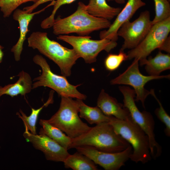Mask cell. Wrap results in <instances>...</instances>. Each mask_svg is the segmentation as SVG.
<instances>
[{
  "label": "cell",
  "mask_w": 170,
  "mask_h": 170,
  "mask_svg": "<svg viewBox=\"0 0 170 170\" xmlns=\"http://www.w3.org/2000/svg\"><path fill=\"white\" fill-rule=\"evenodd\" d=\"M77 151L88 157L96 164L105 170H118L129 159L132 153L130 145L124 150L117 153H111L98 150L89 146L76 147Z\"/></svg>",
  "instance_id": "obj_12"
},
{
  "label": "cell",
  "mask_w": 170,
  "mask_h": 170,
  "mask_svg": "<svg viewBox=\"0 0 170 170\" xmlns=\"http://www.w3.org/2000/svg\"><path fill=\"white\" fill-rule=\"evenodd\" d=\"M145 5L146 3L142 0H128L108 30L100 32V39L106 38L116 41L118 38L117 31L121 26L130 20L137 11Z\"/></svg>",
  "instance_id": "obj_14"
},
{
  "label": "cell",
  "mask_w": 170,
  "mask_h": 170,
  "mask_svg": "<svg viewBox=\"0 0 170 170\" xmlns=\"http://www.w3.org/2000/svg\"><path fill=\"white\" fill-rule=\"evenodd\" d=\"M76 0H57L55 1L53 9L51 15L41 22V27L46 29L52 27L55 20L54 16L58 9L62 5L70 4Z\"/></svg>",
  "instance_id": "obj_28"
},
{
  "label": "cell",
  "mask_w": 170,
  "mask_h": 170,
  "mask_svg": "<svg viewBox=\"0 0 170 170\" xmlns=\"http://www.w3.org/2000/svg\"><path fill=\"white\" fill-rule=\"evenodd\" d=\"M78 99L80 106L79 117L85 119L90 124L109 122V116L105 115L97 106H89L85 104L82 100Z\"/></svg>",
  "instance_id": "obj_20"
},
{
  "label": "cell",
  "mask_w": 170,
  "mask_h": 170,
  "mask_svg": "<svg viewBox=\"0 0 170 170\" xmlns=\"http://www.w3.org/2000/svg\"><path fill=\"white\" fill-rule=\"evenodd\" d=\"M141 65H145V70L150 76H158L162 71L170 68V55L160 51L154 57H150L139 61Z\"/></svg>",
  "instance_id": "obj_18"
},
{
  "label": "cell",
  "mask_w": 170,
  "mask_h": 170,
  "mask_svg": "<svg viewBox=\"0 0 170 170\" xmlns=\"http://www.w3.org/2000/svg\"><path fill=\"white\" fill-rule=\"evenodd\" d=\"M57 38L71 45L80 58L88 64L95 62L97 56L101 51L105 50L109 52L117 45L116 41L106 38L94 40L88 36L61 35Z\"/></svg>",
  "instance_id": "obj_8"
},
{
  "label": "cell",
  "mask_w": 170,
  "mask_h": 170,
  "mask_svg": "<svg viewBox=\"0 0 170 170\" xmlns=\"http://www.w3.org/2000/svg\"><path fill=\"white\" fill-rule=\"evenodd\" d=\"M150 92V94L155 98L159 106V107L155 110V114L158 118L165 125V128L164 131L166 135L168 137H170V116L166 112L162 103L156 97L154 90L151 89Z\"/></svg>",
  "instance_id": "obj_26"
},
{
  "label": "cell",
  "mask_w": 170,
  "mask_h": 170,
  "mask_svg": "<svg viewBox=\"0 0 170 170\" xmlns=\"http://www.w3.org/2000/svg\"><path fill=\"white\" fill-rule=\"evenodd\" d=\"M119 88L123 96V106L128 109L133 120L148 136L151 157L156 158L161 155L162 149L156 140L155 122L152 115L146 111L141 112L139 110L135 103L136 95L133 89L125 86H120Z\"/></svg>",
  "instance_id": "obj_7"
},
{
  "label": "cell",
  "mask_w": 170,
  "mask_h": 170,
  "mask_svg": "<svg viewBox=\"0 0 170 170\" xmlns=\"http://www.w3.org/2000/svg\"><path fill=\"white\" fill-rule=\"evenodd\" d=\"M87 8L88 13L93 16L110 21L116 16L122 9L110 6L106 0H89Z\"/></svg>",
  "instance_id": "obj_19"
},
{
  "label": "cell",
  "mask_w": 170,
  "mask_h": 170,
  "mask_svg": "<svg viewBox=\"0 0 170 170\" xmlns=\"http://www.w3.org/2000/svg\"><path fill=\"white\" fill-rule=\"evenodd\" d=\"M155 15L152 20V25L170 17V4L167 0H153Z\"/></svg>",
  "instance_id": "obj_24"
},
{
  "label": "cell",
  "mask_w": 170,
  "mask_h": 170,
  "mask_svg": "<svg viewBox=\"0 0 170 170\" xmlns=\"http://www.w3.org/2000/svg\"><path fill=\"white\" fill-rule=\"evenodd\" d=\"M152 25L148 10L142 12L134 20H129L123 23L117 33L118 36L124 39L120 50L135 48L144 38Z\"/></svg>",
  "instance_id": "obj_11"
},
{
  "label": "cell",
  "mask_w": 170,
  "mask_h": 170,
  "mask_svg": "<svg viewBox=\"0 0 170 170\" xmlns=\"http://www.w3.org/2000/svg\"><path fill=\"white\" fill-rule=\"evenodd\" d=\"M87 145L99 151L115 153L122 151L130 144L117 134L109 122L97 124L85 133L72 139L68 150L76 147Z\"/></svg>",
  "instance_id": "obj_1"
},
{
  "label": "cell",
  "mask_w": 170,
  "mask_h": 170,
  "mask_svg": "<svg viewBox=\"0 0 170 170\" xmlns=\"http://www.w3.org/2000/svg\"><path fill=\"white\" fill-rule=\"evenodd\" d=\"M59 108L48 122L65 132L72 139L85 133L91 127L83 122L78 115L80 104L78 99L61 96Z\"/></svg>",
  "instance_id": "obj_5"
},
{
  "label": "cell",
  "mask_w": 170,
  "mask_h": 170,
  "mask_svg": "<svg viewBox=\"0 0 170 170\" xmlns=\"http://www.w3.org/2000/svg\"><path fill=\"white\" fill-rule=\"evenodd\" d=\"M38 0H0L1 11L3 14L4 17L9 16L12 13L23 3L28 2L34 3Z\"/></svg>",
  "instance_id": "obj_27"
},
{
  "label": "cell",
  "mask_w": 170,
  "mask_h": 170,
  "mask_svg": "<svg viewBox=\"0 0 170 170\" xmlns=\"http://www.w3.org/2000/svg\"><path fill=\"white\" fill-rule=\"evenodd\" d=\"M53 5L52 2L49 5L39 11L35 12L28 13L25 10L20 9H16L13 15V19L17 21L19 24L20 31V37L17 43L11 48V51L14 54L15 60L19 61L23 49V45L26 39V36L29 31L28 27L29 24L34 16L43 11L49 6Z\"/></svg>",
  "instance_id": "obj_15"
},
{
  "label": "cell",
  "mask_w": 170,
  "mask_h": 170,
  "mask_svg": "<svg viewBox=\"0 0 170 170\" xmlns=\"http://www.w3.org/2000/svg\"><path fill=\"white\" fill-rule=\"evenodd\" d=\"M170 32V17L153 25L143 40L127 53L128 60L146 58L156 49L159 50Z\"/></svg>",
  "instance_id": "obj_9"
},
{
  "label": "cell",
  "mask_w": 170,
  "mask_h": 170,
  "mask_svg": "<svg viewBox=\"0 0 170 170\" xmlns=\"http://www.w3.org/2000/svg\"><path fill=\"white\" fill-rule=\"evenodd\" d=\"M54 93L53 90L50 92L48 100L41 107L37 109L32 108L31 113L29 116H27L21 109L19 110V113H16V115L23 122L25 129L28 130L32 133L37 134L36 124L38 115L44 107L53 103Z\"/></svg>",
  "instance_id": "obj_23"
},
{
  "label": "cell",
  "mask_w": 170,
  "mask_h": 170,
  "mask_svg": "<svg viewBox=\"0 0 170 170\" xmlns=\"http://www.w3.org/2000/svg\"><path fill=\"white\" fill-rule=\"evenodd\" d=\"M97 106L105 115L125 120L131 116L128 109L116 99L110 96L103 89L101 90L97 101Z\"/></svg>",
  "instance_id": "obj_16"
},
{
  "label": "cell",
  "mask_w": 170,
  "mask_h": 170,
  "mask_svg": "<svg viewBox=\"0 0 170 170\" xmlns=\"http://www.w3.org/2000/svg\"><path fill=\"white\" fill-rule=\"evenodd\" d=\"M33 60L41 67L42 73L33 80L34 82L32 84V89L41 86L47 87L52 88L61 96L82 100L86 99L87 96L80 92L77 89L81 84L72 85L68 82L65 76L54 73L45 59L41 55H35Z\"/></svg>",
  "instance_id": "obj_6"
},
{
  "label": "cell",
  "mask_w": 170,
  "mask_h": 170,
  "mask_svg": "<svg viewBox=\"0 0 170 170\" xmlns=\"http://www.w3.org/2000/svg\"><path fill=\"white\" fill-rule=\"evenodd\" d=\"M27 42L29 47L37 50L56 64L61 74L66 77L71 75L72 67L80 58L73 48H68L50 40L46 32H33L28 38Z\"/></svg>",
  "instance_id": "obj_3"
},
{
  "label": "cell",
  "mask_w": 170,
  "mask_h": 170,
  "mask_svg": "<svg viewBox=\"0 0 170 170\" xmlns=\"http://www.w3.org/2000/svg\"><path fill=\"white\" fill-rule=\"evenodd\" d=\"M54 0H38L32 5L25 7L23 10L28 13H31L38 6L46 2Z\"/></svg>",
  "instance_id": "obj_29"
},
{
  "label": "cell",
  "mask_w": 170,
  "mask_h": 170,
  "mask_svg": "<svg viewBox=\"0 0 170 170\" xmlns=\"http://www.w3.org/2000/svg\"><path fill=\"white\" fill-rule=\"evenodd\" d=\"M23 135L35 148L43 152L48 160L64 162L70 155L67 150L45 134H34L25 129Z\"/></svg>",
  "instance_id": "obj_13"
},
{
  "label": "cell",
  "mask_w": 170,
  "mask_h": 170,
  "mask_svg": "<svg viewBox=\"0 0 170 170\" xmlns=\"http://www.w3.org/2000/svg\"><path fill=\"white\" fill-rule=\"evenodd\" d=\"M170 36H168L167 38L159 49L160 51H163L169 54L170 53Z\"/></svg>",
  "instance_id": "obj_30"
},
{
  "label": "cell",
  "mask_w": 170,
  "mask_h": 170,
  "mask_svg": "<svg viewBox=\"0 0 170 170\" xmlns=\"http://www.w3.org/2000/svg\"></svg>",
  "instance_id": "obj_34"
},
{
  "label": "cell",
  "mask_w": 170,
  "mask_h": 170,
  "mask_svg": "<svg viewBox=\"0 0 170 170\" xmlns=\"http://www.w3.org/2000/svg\"><path fill=\"white\" fill-rule=\"evenodd\" d=\"M127 54L120 50L117 54H110L105 58L104 65L106 69L112 71L117 69L124 61L128 60Z\"/></svg>",
  "instance_id": "obj_25"
},
{
  "label": "cell",
  "mask_w": 170,
  "mask_h": 170,
  "mask_svg": "<svg viewBox=\"0 0 170 170\" xmlns=\"http://www.w3.org/2000/svg\"><path fill=\"white\" fill-rule=\"evenodd\" d=\"M19 78L15 83L2 87L0 86V97L4 94L13 97L20 94L25 95L32 89L31 77L27 73L22 71L17 75Z\"/></svg>",
  "instance_id": "obj_17"
},
{
  "label": "cell",
  "mask_w": 170,
  "mask_h": 170,
  "mask_svg": "<svg viewBox=\"0 0 170 170\" xmlns=\"http://www.w3.org/2000/svg\"><path fill=\"white\" fill-rule=\"evenodd\" d=\"M111 24L109 20L90 14L87 5L80 2L74 13L64 18L58 17L54 20L52 27L53 33L56 35L76 33L85 36L94 31L108 28Z\"/></svg>",
  "instance_id": "obj_2"
},
{
  "label": "cell",
  "mask_w": 170,
  "mask_h": 170,
  "mask_svg": "<svg viewBox=\"0 0 170 170\" xmlns=\"http://www.w3.org/2000/svg\"><path fill=\"white\" fill-rule=\"evenodd\" d=\"M168 0L169 2L170 1V0Z\"/></svg>",
  "instance_id": "obj_33"
},
{
  "label": "cell",
  "mask_w": 170,
  "mask_h": 170,
  "mask_svg": "<svg viewBox=\"0 0 170 170\" xmlns=\"http://www.w3.org/2000/svg\"><path fill=\"white\" fill-rule=\"evenodd\" d=\"M108 1H114L116 3L119 4H124L126 2V0H107Z\"/></svg>",
  "instance_id": "obj_31"
},
{
  "label": "cell",
  "mask_w": 170,
  "mask_h": 170,
  "mask_svg": "<svg viewBox=\"0 0 170 170\" xmlns=\"http://www.w3.org/2000/svg\"><path fill=\"white\" fill-rule=\"evenodd\" d=\"M109 122L115 131L132 146V153L129 159L132 161L145 164L152 158L149 138L130 116L125 120L109 116Z\"/></svg>",
  "instance_id": "obj_4"
},
{
  "label": "cell",
  "mask_w": 170,
  "mask_h": 170,
  "mask_svg": "<svg viewBox=\"0 0 170 170\" xmlns=\"http://www.w3.org/2000/svg\"><path fill=\"white\" fill-rule=\"evenodd\" d=\"M3 47L1 46L0 45V63L2 61L3 57V54L2 51V49H3Z\"/></svg>",
  "instance_id": "obj_32"
},
{
  "label": "cell",
  "mask_w": 170,
  "mask_h": 170,
  "mask_svg": "<svg viewBox=\"0 0 170 170\" xmlns=\"http://www.w3.org/2000/svg\"><path fill=\"white\" fill-rule=\"evenodd\" d=\"M40 124L42 126L39 134H44L55 141L68 150L72 139L66 135L59 128L49 123L47 120L40 119Z\"/></svg>",
  "instance_id": "obj_21"
},
{
  "label": "cell",
  "mask_w": 170,
  "mask_h": 170,
  "mask_svg": "<svg viewBox=\"0 0 170 170\" xmlns=\"http://www.w3.org/2000/svg\"><path fill=\"white\" fill-rule=\"evenodd\" d=\"M65 168L73 170H97L96 164L88 157L78 151L70 154L64 162Z\"/></svg>",
  "instance_id": "obj_22"
},
{
  "label": "cell",
  "mask_w": 170,
  "mask_h": 170,
  "mask_svg": "<svg viewBox=\"0 0 170 170\" xmlns=\"http://www.w3.org/2000/svg\"><path fill=\"white\" fill-rule=\"evenodd\" d=\"M139 60L134 59L131 65L122 73L111 80V85L123 84L131 86L135 92V100L140 101L144 108V102L147 97L150 94V91L144 88L148 82L154 79H169L170 75L158 76H145L142 74L139 69Z\"/></svg>",
  "instance_id": "obj_10"
}]
</instances>
